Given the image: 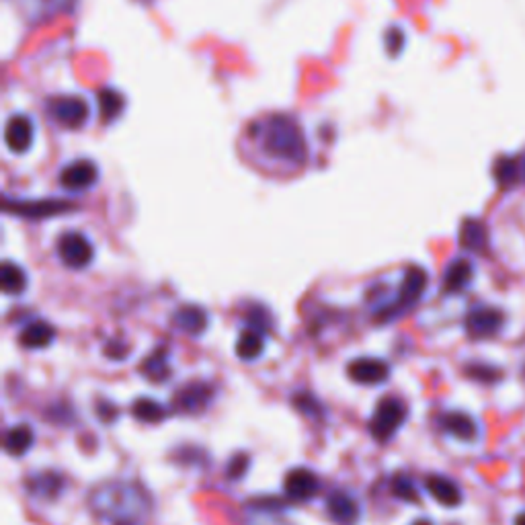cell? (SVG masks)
Instances as JSON below:
<instances>
[{
    "label": "cell",
    "instance_id": "1",
    "mask_svg": "<svg viewBox=\"0 0 525 525\" xmlns=\"http://www.w3.org/2000/svg\"><path fill=\"white\" fill-rule=\"evenodd\" d=\"M248 138L257 142L259 150L267 158L289 167H302L308 158L302 128L288 115H271L253 123L248 128Z\"/></svg>",
    "mask_w": 525,
    "mask_h": 525
},
{
    "label": "cell",
    "instance_id": "2",
    "mask_svg": "<svg viewBox=\"0 0 525 525\" xmlns=\"http://www.w3.org/2000/svg\"><path fill=\"white\" fill-rule=\"evenodd\" d=\"M88 505L103 520L140 523L150 515L152 501L146 490L136 482H109L93 490Z\"/></svg>",
    "mask_w": 525,
    "mask_h": 525
},
{
    "label": "cell",
    "instance_id": "3",
    "mask_svg": "<svg viewBox=\"0 0 525 525\" xmlns=\"http://www.w3.org/2000/svg\"><path fill=\"white\" fill-rule=\"evenodd\" d=\"M406 421V406L400 398H382L376 406L374 414L370 421V433L374 435V439L379 444H386L394 438L400 427Z\"/></svg>",
    "mask_w": 525,
    "mask_h": 525
},
{
    "label": "cell",
    "instance_id": "4",
    "mask_svg": "<svg viewBox=\"0 0 525 525\" xmlns=\"http://www.w3.org/2000/svg\"><path fill=\"white\" fill-rule=\"evenodd\" d=\"M427 281H429V278H427L425 269L411 267L409 271L404 273V279H403V286H400L396 302H392L388 308H384L382 312L378 314V319L382 322H388L392 319H396L398 314H403L409 308H412L414 304L421 300V296L425 294Z\"/></svg>",
    "mask_w": 525,
    "mask_h": 525
},
{
    "label": "cell",
    "instance_id": "5",
    "mask_svg": "<svg viewBox=\"0 0 525 525\" xmlns=\"http://www.w3.org/2000/svg\"><path fill=\"white\" fill-rule=\"evenodd\" d=\"M47 112L62 128L80 129L88 121L91 107H88V103L82 96H56L47 105Z\"/></svg>",
    "mask_w": 525,
    "mask_h": 525
},
{
    "label": "cell",
    "instance_id": "6",
    "mask_svg": "<svg viewBox=\"0 0 525 525\" xmlns=\"http://www.w3.org/2000/svg\"><path fill=\"white\" fill-rule=\"evenodd\" d=\"M58 257L71 269H85L95 259V246L85 234L66 232L58 240Z\"/></svg>",
    "mask_w": 525,
    "mask_h": 525
},
{
    "label": "cell",
    "instance_id": "7",
    "mask_svg": "<svg viewBox=\"0 0 525 525\" xmlns=\"http://www.w3.org/2000/svg\"><path fill=\"white\" fill-rule=\"evenodd\" d=\"M503 322H505V316L499 308L493 306H479L470 310L466 316V333L470 338H490L495 337L503 329Z\"/></svg>",
    "mask_w": 525,
    "mask_h": 525
},
{
    "label": "cell",
    "instance_id": "8",
    "mask_svg": "<svg viewBox=\"0 0 525 525\" xmlns=\"http://www.w3.org/2000/svg\"><path fill=\"white\" fill-rule=\"evenodd\" d=\"M347 374L357 384L376 386L390 378V365L378 357H359L349 363Z\"/></svg>",
    "mask_w": 525,
    "mask_h": 525
},
{
    "label": "cell",
    "instance_id": "9",
    "mask_svg": "<svg viewBox=\"0 0 525 525\" xmlns=\"http://www.w3.org/2000/svg\"><path fill=\"white\" fill-rule=\"evenodd\" d=\"M283 488H286V495L292 501H308L319 495L321 480L312 470L294 468L292 472H288L286 482H283Z\"/></svg>",
    "mask_w": 525,
    "mask_h": 525
},
{
    "label": "cell",
    "instance_id": "10",
    "mask_svg": "<svg viewBox=\"0 0 525 525\" xmlns=\"http://www.w3.org/2000/svg\"><path fill=\"white\" fill-rule=\"evenodd\" d=\"M327 511L330 520L338 525H355L359 521V517H362V507H359V503L347 493V490L341 488H337L329 495Z\"/></svg>",
    "mask_w": 525,
    "mask_h": 525
},
{
    "label": "cell",
    "instance_id": "11",
    "mask_svg": "<svg viewBox=\"0 0 525 525\" xmlns=\"http://www.w3.org/2000/svg\"><path fill=\"white\" fill-rule=\"evenodd\" d=\"M99 179V171H96L95 162L91 161H74L62 171L60 183L62 188L68 191H85L93 188Z\"/></svg>",
    "mask_w": 525,
    "mask_h": 525
},
{
    "label": "cell",
    "instance_id": "12",
    "mask_svg": "<svg viewBox=\"0 0 525 525\" xmlns=\"http://www.w3.org/2000/svg\"><path fill=\"white\" fill-rule=\"evenodd\" d=\"M441 427H444V431L447 435H452V438L458 441H464V444H472L480 435V427L476 423V419L472 414L462 411L446 412L444 417H441Z\"/></svg>",
    "mask_w": 525,
    "mask_h": 525
},
{
    "label": "cell",
    "instance_id": "13",
    "mask_svg": "<svg viewBox=\"0 0 525 525\" xmlns=\"http://www.w3.org/2000/svg\"><path fill=\"white\" fill-rule=\"evenodd\" d=\"M212 396L213 392L207 384H202V382L189 384L175 394V406L181 412L196 414L207 409V404L212 403Z\"/></svg>",
    "mask_w": 525,
    "mask_h": 525
},
{
    "label": "cell",
    "instance_id": "14",
    "mask_svg": "<svg viewBox=\"0 0 525 525\" xmlns=\"http://www.w3.org/2000/svg\"><path fill=\"white\" fill-rule=\"evenodd\" d=\"M172 324L191 337H202L207 327H210V316H207L202 306L188 304V306L177 308L175 312H172Z\"/></svg>",
    "mask_w": 525,
    "mask_h": 525
},
{
    "label": "cell",
    "instance_id": "15",
    "mask_svg": "<svg viewBox=\"0 0 525 525\" xmlns=\"http://www.w3.org/2000/svg\"><path fill=\"white\" fill-rule=\"evenodd\" d=\"M425 488H427V493H429L433 499L439 503V505L450 507V509L460 507L462 499H464L460 487L455 485L452 479H447V476H441V474L427 476Z\"/></svg>",
    "mask_w": 525,
    "mask_h": 525
},
{
    "label": "cell",
    "instance_id": "16",
    "mask_svg": "<svg viewBox=\"0 0 525 525\" xmlns=\"http://www.w3.org/2000/svg\"><path fill=\"white\" fill-rule=\"evenodd\" d=\"M4 140H6V146H9L11 152H15V154H23V152L29 150L33 142V123L29 117L25 115L11 117L4 129Z\"/></svg>",
    "mask_w": 525,
    "mask_h": 525
},
{
    "label": "cell",
    "instance_id": "17",
    "mask_svg": "<svg viewBox=\"0 0 525 525\" xmlns=\"http://www.w3.org/2000/svg\"><path fill=\"white\" fill-rule=\"evenodd\" d=\"M474 279V265L466 257L454 259L447 265L444 273V292L446 294H460L472 283Z\"/></svg>",
    "mask_w": 525,
    "mask_h": 525
},
{
    "label": "cell",
    "instance_id": "18",
    "mask_svg": "<svg viewBox=\"0 0 525 525\" xmlns=\"http://www.w3.org/2000/svg\"><path fill=\"white\" fill-rule=\"evenodd\" d=\"M460 245L470 253H487L488 251V228L480 220L468 218L460 228Z\"/></svg>",
    "mask_w": 525,
    "mask_h": 525
},
{
    "label": "cell",
    "instance_id": "19",
    "mask_svg": "<svg viewBox=\"0 0 525 525\" xmlns=\"http://www.w3.org/2000/svg\"><path fill=\"white\" fill-rule=\"evenodd\" d=\"M54 337H56V329L50 322L33 321L21 330L19 341L25 349H46L54 343Z\"/></svg>",
    "mask_w": 525,
    "mask_h": 525
},
{
    "label": "cell",
    "instance_id": "20",
    "mask_svg": "<svg viewBox=\"0 0 525 525\" xmlns=\"http://www.w3.org/2000/svg\"><path fill=\"white\" fill-rule=\"evenodd\" d=\"M27 488H29L31 495L39 496V499L52 501L56 499L62 493V488H64V479L56 472H41L27 480Z\"/></svg>",
    "mask_w": 525,
    "mask_h": 525
},
{
    "label": "cell",
    "instance_id": "21",
    "mask_svg": "<svg viewBox=\"0 0 525 525\" xmlns=\"http://www.w3.org/2000/svg\"><path fill=\"white\" fill-rule=\"evenodd\" d=\"M262 351H265V333L246 327L237 341V355L243 362H254L262 355Z\"/></svg>",
    "mask_w": 525,
    "mask_h": 525
},
{
    "label": "cell",
    "instance_id": "22",
    "mask_svg": "<svg viewBox=\"0 0 525 525\" xmlns=\"http://www.w3.org/2000/svg\"><path fill=\"white\" fill-rule=\"evenodd\" d=\"M33 441H36V435H33V429L29 425H15L11 427L9 431L4 435V450L9 455H25L29 452V447L33 446Z\"/></svg>",
    "mask_w": 525,
    "mask_h": 525
},
{
    "label": "cell",
    "instance_id": "23",
    "mask_svg": "<svg viewBox=\"0 0 525 525\" xmlns=\"http://www.w3.org/2000/svg\"><path fill=\"white\" fill-rule=\"evenodd\" d=\"M142 376L148 378L150 382L161 384L164 379L171 378V365H169V354L167 349H156L154 354H150L142 363Z\"/></svg>",
    "mask_w": 525,
    "mask_h": 525
},
{
    "label": "cell",
    "instance_id": "24",
    "mask_svg": "<svg viewBox=\"0 0 525 525\" xmlns=\"http://www.w3.org/2000/svg\"><path fill=\"white\" fill-rule=\"evenodd\" d=\"M0 283H3V292L6 296H19L25 292L29 279H27V273L23 271V267H19L17 262L4 261L3 271H0Z\"/></svg>",
    "mask_w": 525,
    "mask_h": 525
},
{
    "label": "cell",
    "instance_id": "25",
    "mask_svg": "<svg viewBox=\"0 0 525 525\" xmlns=\"http://www.w3.org/2000/svg\"><path fill=\"white\" fill-rule=\"evenodd\" d=\"M71 204L64 202H36V204H15L6 205V210H12L15 213H21V216L27 218H46V216H56V213L66 212Z\"/></svg>",
    "mask_w": 525,
    "mask_h": 525
},
{
    "label": "cell",
    "instance_id": "26",
    "mask_svg": "<svg viewBox=\"0 0 525 525\" xmlns=\"http://www.w3.org/2000/svg\"><path fill=\"white\" fill-rule=\"evenodd\" d=\"M131 414H134L138 421H142V423H161V421L167 417V409L152 398H138L136 403L131 404Z\"/></svg>",
    "mask_w": 525,
    "mask_h": 525
},
{
    "label": "cell",
    "instance_id": "27",
    "mask_svg": "<svg viewBox=\"0 0 525 525\" xmlns=\"http://www.w3.org/2000/svg\"><path fill=\"white\" fill-rule=\"evenodd\" d=\"M495 181L501 189H509L517 183V177H520V167H517L515 158L503 156L495 164Z\"/></svg>",
    "mask_w": 525,
    "mask_h": 525
},
{
    "label": "cell",
    "instance_id": "28",
    "mask_svg": "<svg viewBox=\"0 0 525 525\" xmlns=\"http://www.w3.org/2000/svg\"><path fill=\"white\" fill-rule=\"evenodd\" d=\"M392 493H394V496H396V499L404 501V503H419L421 501L417 485H414L411 476H406V474L394 476Z\"/></svg>",
    "mask_w": 525,
    "mask_h": 525
},
{
    "label": "cell",
    "instance_id": "29",
    "mask_svg": "<svg viewBox=\"0 0 525 525\" xmlns=\"http://www.w3.org/2000/svg\"><path fill=\"white\" fill-rule=\"evenodd\" d=\"M466 376L480 384H496L503 378L501 370L488 363H470L466 365Z\"/></svg>",
    "mask_w": 525,
    "mask_h": 525
},
{
    "label": "cell",
    "instance_id": "30",
    "mask_svg": "<svg viewBox=\"0 0 525 525\" xmlns=\"http://www.w3.org/2000/svg\"><path fill=\"white\" fill-rule=\"evenodd\" d=\"M292 403H294L296 409H298L302 414H306V417H310V419H321L322 412H324L319 400H316L312 394H308V392L296 394V396L292 398Z\"/></svg>",
    "mask_w": 525,
    "mask_h": 525
},
{
    "label": "cell",
    "instance_id": "31",
    "mask_svg": "<svg viewBox=\"0 0 525 525\" xmlns=\"http://www.w3.org/2000/svg\"><path fill=\"white\" fill-rule=\"evenodd\" d=\"M101 105H103V115H105V120H113V117L120 115V112L123 109V99L113 91H103Z\"/></svg>",
    "mask_w": 525,
    "mask_h": 525
},
{
    "label": "cell",
    "instance_id": "32",
    "mask_svg": "<svg viewBox=\"0 0 525 525\" xmlns=\"http://www.w3.org/2000/svg\"><path fill=\"white\" fill-rule=\"evenodd\" d=\"M246 321H248V327L257 329V330H261V333H267V329L271 327V316H269L265 308H259V306L253 308L251 312H248Z\"/></svg>",
    "mask_w": 525,
    "mask_h": 525
},
{
    "label": "cell",
    "instance_id": "33",
    "mask_svg": "<svg viewBox=\"0 0 525 525\" xmlns=\"http://www.w3.org/2000/svg\"><path fill=\"white\" fill-rule=\"evenodd\" d=\"M248 464H251V460H248L246 454H237L228 462V476H230L232 480H240L246 474Z\"/></svg>",
    "mask_w": 525,
    "mask_h": 525
},
{
    "label": "cell",
    "instance_id": "34",
    "mask_svg": "<svg viewBox=\"0 0 525 525\" xmlns=\"http://www.w3.org/2000/svg\"><path fill=\"white\" fill-rule=\"evenodd\" d=\"M105 355L109 359H126L128 357V345L121 343L120 338H115L105 347Z\"/></svg>",
    "mask_w": 525,
    "mask_h": 525
},
{
    "label": "cell",
    "instance_id": "35",
    "mask_svg": "<svg viewBox=\"0 0 525 525\" xmlns=\"http://www.w3.org/2000/svg\"><path fill=\"white\" fill-rule=\"evenodd\" d=\"M96 412L101 414L103 417V421H113L115 417H117V409H113V406H109L107 403H101V404H96Z\"/></svg>",
    "mask_w": 525,
    "mask_h": 525
},
{
    "label": "cell",
    "instance_id": "36",
    "mask_svg": "<svg viewBox=\"0 0 525 525\" xmlns=\"http://www.w3.org/2000/svg\"><path fill=\"white\" fill-rule=\"evenodd\" d=\"M513 525H525V511H521L520 515H515V523Z\"/></svg>",
    "mask_w": 525,
    "mask_h": 525
},
{
    "label": "cell",
    "instance_id": "37",
    "mask_svg": "<svg viewBox=\"0 0 525 525\" xmlns=\"http://www.w3.org/2000/svg\"><path fill=\"white\" fill-rule=\"evenodd\" d=\"M412 525H433L429 520H419V521H414Z\"/></svg>",
    "mask_w": 525,
    "mask_h": 525
},
{
    "label": "cell",
    "instance_id": "38",
    "mask_svg": "<svg viewBox=\"0 0 525 525\" xmlns=\"http://www.w3.org/2000/svg\"><path fill=\"white\" fill-rule=\"evenodd\" d=\"M115 525H138V523H131V521H121V523H115Z\"/></svg>",
    "mask_w": 525,
    "mask_h": 525
}]
</instances>
